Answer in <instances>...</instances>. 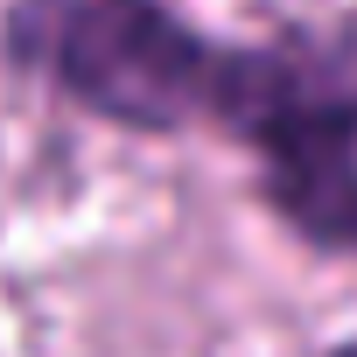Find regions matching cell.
I'll return each instance as SVG.
<instances>
[{
  "mask_svg": "<svg viewBox=\"0 0 357 357\" xmlns=\"http://www.w3.org/2000/svg\"><path fill=\"white\" fill-rule=\"evenodd\" d=\"M259 161V204L329 259H357V43H231L218 119Z\"/></svg>",
  "mask_w": 357,
  "mask_h": 357,
  "instance_id": "cell-1",
  "label": "cell"
},
{
  "mask_svg": "<svg viewBox=\"0 0 357 357\" xmlns=\"http://www.w3.org/2000/svg\"><path fill=\"white\" fill-rule=\"evenodd\" d=\"M0 50L77 112L147 140L211 126L231 56L168 0H8Z\"/></svg>",
  "mask_w": 357,
  "mask_h": 357,
  "instance_id": "cell-2",
  "label": "cell"
},
{
  "mask_svg": "<svg viewBox=\"0 0 357 357\" xmlns=\"http://www.w3.org/2000/svg\"><path fill=\"white\" fill-rule=\"evenodd\" d=\"M322 357H357V336H343V343H329Z\"/></svg>",
  "mask_w": 357,
  "mask_h": 357,
  "instance_id": "cell-3",
  "label": "cell"
}]
</instances>
